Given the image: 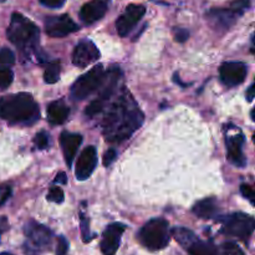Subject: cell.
Listing matches in <instances>:
<instances>
[{
	"label": "cell",
	"mask_w": 255,
	"mask_h": 255,
	"mask_svg": "<svg viewBox=\"0 0 255 255\" xmlns=\"http://www.w3.org/2000/svg\"><path fill=\"white\" fill-rule=\"evenodd\" d=\"M70 115V109L62 100L51 102L47 106V120L51 125H62Z\"/></svg>",
	"instance_id": "d6986e66"
},
{
	"label": "cell",
	"mask_w": 255,
	"mask_h": 255,
	"mask_svg": "<svg viewBox=\"0 0 255 255\" xmlns=\"http://www.w3.org/2000/svg\"><path fill=\"white\" fill-rule=\"evenodd\" d=\"M144 14H146V7L143 5L129 4L116 21V29L120 36L128 35Z\"/></svg>",
	"instance_id": "30bf717a"
},
{
	"label": "cell",
	"mask_w": 255,
	"mask_h": 255,
	"mask_svg": "<svg viewBox=\"0 0 255 255\" xmlns=\"http://www.w3.org/2000/svg\"><path fill=\"white\" fill-rule=\"evenodd\" d=\"M189 37V32L188 30L182 29V27H176L174 29V40L178 42H184L187 41Z\"/></svg>",
	"instance_id": "1f68e13d"
},
{
	"label": "cell",
	"mask_w": 255,
	"mask_h": 255,
	"mask_svg": "<svg viewBox=\"0 0 255 255\" xmlns=\"http://www.w3.org/2000/svg\"><path fill=\"white\" fill-rule=\"evenodd\" d=\"M47 201L54 202V203H62L64 202V192H62L61 188L59 187H51L46 196Z\"/></svg>",
	"instance_id": "d4e9b609"
},
{
	"label": "cell",
	"mask_w": 255,
	"mask_h": 255,
	"mask_svg": "<svg viewBox=\"0 0 255 255\" xmlns=\"http://www.w3.org/2000/svg\"><path fill=\"white\" fill-rule=\"evenodd\" d=\"M137 238L148 251H162L169 243L168 222L163 218L151 219L142 227Z\"/></svg>",
	"instance_id": "277c9868"
},
{
	"label": "cell",
	"mask_w": 255,
	"mask_h": 255,
	"mask_svg": "<svg viewBox=\"0 0 255 255\" xmlns=\"http://www.w3.org/2000/svg\"><path fill=\"white\" fill-rule=\"evenodd\" d=\"M7 39L15 45L20 51H35L40 39V30L31 20L25 17L20 12H14L6 29Z\"/></svg>",
	"instance_id": "3957f363"
},
{
	"label": "cell",
	"mask_w": 255,
	"mask_h": 255,
	"mask_svg": "<svg viewBox=\"0 0 255 255\" xmlns=\"http://www.w3.org/2000/svg\"><path fill=\"white\" fill-rule=\"evenodd\" d=\"M107 9H109L107 0H91L81 7L80 19L86 25H91L101 20L106 14Z\"/></svg>",
	"instance_id": "e0dca14e"
},
{
	"label": "cell",
	"mask_w": 255,
	"mask_h": 255,
	"mask_svg": "<svg viewBox=\"0 0 255 255\" xmlns=\"http://www.w3.org/2000/svg\"><path fill=\"white\" fill-rule=\"evenodd\" d=\"M79 30V25L67 14L49 16L45 20V31L51 37H65Z\"/></svg>",
	"instance_id": "9c48e42d"
},
{
	"label": "cell",
	"mask_w": 255,
	"mask_h": 255,
	"mask_svg": "<svg viewBox=\"0 0 255 255\" xmlns=\"http://www.w3.org/2000/svg\"><path fill=\"white\" fill-rule=\"evenodd\" d=\"M39 106L30 94L0 97V119L11 125H32L39 120Z\"/></svg>",
	"instance_id": "7a4b0ae2"
},
{
	"label": "cell",
	"mask_w": 255,
	"mask_h": 255,
	"mask_svg": "<svg viewBox=\"0 0 255 255\" xmlns=\"http://www.w3.org/2000/svg\"><path fill=\"white\" fill-rule=\"evenodd\" d=\"M97 166V151L94 146H89L82 151L80 154L79 159L76 162V178L79 181H85V179L90 178L92 173H94L95 168Z\"/></svg>",
	"instance_id": "5bb4252c"
},
{
	"label": "cell",
	"mask_w": 255,
	"mask_h": 255,
	"mask_svg": "<svg viewBox=\"0 0 255 255\" xmlns=\"http://www.w3.org/2000/svg\"><path fill=\"white\" fill-rule=\"evenodd\" d=\"M54 183H60V184H66L67 183V177L65 172H59L56 174L54 179Z\"/></svg>",
	"instance_id": "d590c367"
},
{
	"label": "cell",
	"mask_w": 255,
	"mask_h": 255,
	"mask_svg": "<svg viewBox=\"0 0 255 255\" xmlns=\"http://www.w3.org/2000/svg\"><path fill=\"white\" fill-rule=\"evenodd\" d=\"M254 91H255L254 85H251V86H249V89L247 90L246 96H247V99H248V101H249V102L253 101V99H254Z\"/></svg>",
	"instance_id": "8d00e7d4"
},
{
	"label": "cell",
	"mask_w": 255,
	"mask_h": 255,
	"mask_svg": "<svg viewBox=\"0 0 255 255\" xmlns=\"http://www.w3.org/2000/svg\"><path fill=\"white\" fill-rule=\"evenodd\" d=\"M241 15V12L232 9V7H229V9H212L207 12V19L209 20L214 29L224 31V30H228Z\"/></svg>",
	"instance_id": "9a60e30c"
},
{
	"label": "cell",
	"mask_w": 255,
	"mask_h": 255,
	"mask_svg": "<svg viewBox=\"0 0 255 255\" xmlns=\"http://www.w3.org/2000/svg\"><path fill=\"white\" fill-rule=\"evenodd\" d=\"M11 196V187L10 186H0V207L7 201Z\"/></svg>",
	"instance_id": "d6a6232c"
},
{
	"label": "cell",
	"mask_w": 255,
	"mask_h": 255,
	"mask_svg": "<svg viewBox=\"0 0 255 255\" xmlns=\"http://www.w3.org/2000/svg\"><path fill=\"white\" fill-rule=\"evenodd\" d=\"M193 213L202 219L214 218L218 213V204L214 198H206L197 202L193 207Z\"/></svg>",
	"instance_id": "ffe728a7"
},
{
	"label": "cell",
	"mask_w": 255,
	"mask_h": 255,
	"mask_svg": "<svg viewBox=\"0 0 255 255\" xmlns=\"http://www.w3.org/2000/svg\"><path fill=\"white\" fill-rule=\"evenodd\" d=\"M2 1H5V0H0V2H2Z\"/></svg>",
	"instance_id": "60d3db41"
},
{
	"label": "cell",
	"mask_w": 255,
	"mask_h": 255,
	"mask_svg": "<svg viewBox=\"0 0 255 255\" xmlns=\"http://www.w3.org/2000/svg\"><path fill=\"white\" fill-rule=\"evenodd\" d=\"M0 255H12V254H10V253H0Z\"/></svg>",
	"instance_id": "ab89813d"
},
{
	"label": "cell",
	"mask_w": 255,
	"mask_h": 255,
	"mask_svg": "<svg viewBox=\"0 0 255 255\" xmlns=\"http://www.w3.org/2000/svg\"><path fill=\"white\" fill-rule=\"evenodd\" d=\"M120 76V70L117 67H114V69L109 70L107 71L106 80H105L104 90L100 92V95L97 96V99L92 100L89 104V106L85 110V115L87 117H94L96 116L97 114L102 111L106 106V102L111 99V96L114 95L115 89H116L117 80H119Z\"/></svg>",
	"instance_id": "ba28073f"
},
{
	"label": "cell",
	"mask_w": 255,
	"mask_h": 255,
	"mask_svg": "<svg viewBox=\"0 0 255 255\" xmlns=\"http://www.w3.org/2000/svg\"><path fill=\"white\" fill-rule=\"evenodd\" d=\"M126 227L121 223H112L105 229L102 234L101 252L104 255H115L119 251L121 237Z\"/></svg>",
	"instance_id": "4fadbf2b"
},
{
	"label": "cell",
	"mask_w": 255,
	"mask_h": 255,
	"mask_svg": "<svg viewBox=\"0 0 255 255\" xmlns=\"http://www.w3.org/2000/svg\"><path fill=\"white\" fill-rule=\"evenodd\" d=\"M249 5H251V0H234V1L232 2L231 7L232 9L237 10L238 12H241V14H243V11L246 9H248Z\"/></svg>",
	"instance_id": "f546056e"
},
{
	"label": "cell",
	"mask_w": 255,
	"mask_h": 255,
	"mask_svg": "<svg viewBox=\"0 0 255 255\" xmlns=\"http://www.w3.org/2000/svg\"><path fill=\"white\" fill-rule=\"evenodd\" d=\"M248 74V66L241 61H229L222 64L219 69L221 80L226 86H238L246 80Z\"/></svg>",
	"instance_id": "8fae6325"
},
{
	"label": "cell",
	"mask_w": 255,
	"mask_h": 255,
	"mask_svg": "<svg viewBox=\"0 0 255 255\" xmlns=\"http://www.w3.org/2000/svg\"><path fill=\"white\" fill-rule=\"evenodd\" d=\"M107 71H105L102 65H96L92 67L90 71L80 76L75 81V84L71 87V99L81 101L89 97L90 95L94 94L95 91L100 89L104 85L106 80Z\"/></svg>",
	"instance_id": "5b68a950"
},
{
	"label": "cell",
	"mask_w": 255,
	"mask_h": 255,
	"mask_svg": "<svg viewBox=\"0 0 255 255\" xmlns=\"http://www.w3.org/2000/svg\"><path fill=\"white\" fill-rule=\"evenodd\" d=\"M24 232L26 237L24 252L26 255H40L51 246L52 232L47 227L31 221L25 226Z\"/></svg>",
	"instance_id": "8992f818"
},
{
	"label": "cell",
	"mask_w": 255,
	"mask_h": 255,
	"mask_svg": "<svg viewBox=\"0 0 255 255\" xmlns=\"http://www.w3.org/2000/svg\"><path fill=\"white\" fill-rule=\"evenodd\" d=\"M189 255H219V251L212 242H202L197 239L187 248Z\"/></svg>",
	"instance_id": "44dd1931"
},
{
	"label": "cell",
	"mask_w": 255,
	"mask_h": 255,
	"mask_svg": "<svg viewBox=\"0 0 255 255\" xmlns=\"http://www.w3.org/2000/svg\"><path fill=\"white\" fill-rule=\"evenodd\" d=\"M241 192L242 194H243V197H246L252 204H254V191L249 184H242Z\"/></svg>",
	"instance_id": "836d02e7"
},
{
	"label": "cell",
	"mask_w": 255,
	"mask_h": 255,
	"mask_svg": "<svg viewBox=\"0 0 255 255\" xmlns=\"http://www.w3.org/2000/svg\"><path fill=\"white\" fill-rule=\"evenodd\" d=\"M49 141H50L49 134L44 131L36 133V136H35V138H34L35 146H36L39 149L47 148V147H49Z\"/></svg>",
	"instance_id": "83f0119b"
},
{
	"label": "cell",
	"mask_w": 255,
	"mask_h": 255,
	"mask_svg": "<svg viewBox=\"0 0 255 255\" xmlns=\"http://www.w3.org/2000/svg\"><path fill=\"white\" fill-rule=\"evenodd\" d=\"M14 79V74L10 69L5 66H0V89H6L10 86Z\"/></svg>",
	"instance_id": "cb8c5ba5"
},
{
	"label": "cell",
	"mask_w": 255,
	"mask_h": 255,
	"mask_svg": "<svg viewBox=\"0 0 255 255\" xmlns=\"http://www.w3.org/2000/svg\"><path fill=\"white\" fill-rule=\"evenodd\" d=\"M60 79V64L59 62H51L47 65L44 72V80L46 84H56Z\"/></svg>",
	"instance_id": "603a6c76"
},
{
	"label": "cell",
	"mask_w": 255,
	"mask_h": 255,
	"mask_svg": "<svg viewBox=\"0 0 255 255\" xmlns=\"http://www.w3.org/2000/svg\"><path fill=\"white\" fill-rule=\"evenodd\" d=\"M80 221H81V233H82V239H84L85 243H89L92 239L91 233H90V226H89V219L84 214H80Z\"/></svg>",
	"instance_id": "4316f807"
},
{
	"label": "cell",
	"mask_w": 255,
	"mask_h": 255,
	"mask_svg": "<svg viewBox=\"0 0 255 255\" xmlns=\"http://www.w3.org/2000/svg\"><path fill=\"white\" fill-rule=\"evenodd\" d=\"M5 227H6V219L2 217V218H0V234H1V232L4 231Z\"/></svg>",
	"instance_id": "74e56055"
},
{
	"label": "cell",
	"mask_w": 255,
	"mask_h": 255,
	"mask_svg": "<svg viewBox=\"0 0 255 255\" xmlns=\"http://www.w3.org/2000/svg\"><path fill=\"white\" fill-rule=\"evenodd\" d=\"M44 6L50 7V9H59V7L64 6L66 0H39Z\"/></svg>",
	"instance_id": "e575fe53"
},
{
	"label": "cell",
	"mask_w": 255,
	"mask_h": 255,
	"mask_svg": "<svg viewBox=\"0 0 255 255\" xmlns=\"http://www.w3.org/2000/svg\"><path fill=\"white\" fill-rule=\"evenodd\" d=\"M246 142L243 133L233 134V136H227L226 144H227V154L228 159L232 164L239 167H244L247 164L246 156L243 153V144Z\"/></svg>",
	"instance_id": "2e32d148"
},
{
	"label": "cell",
	"mask_w": 255,
	"mask_h": 255,
	"mask_svg": "<svg viewBox=\"0 0 255 255\" xmlns=\"http://www.w3.org/2000/svg\"><path fill=\"white\" fill-rule=\"evenodd\" d=\"M144 120L143 112L127 89H124L112 102L102 121V134L111 143H120L128 139Z\"/></svg>",
	"instance_id": "6da1fadb"
},
{
	"label": "cell",
	"mask_w": 255,
	"mask_h": 255,
	"mask_svg": "<svg viewBox=\"0 0 255 255\" xmlns=\"http://www.w3.org/2000/svg\"><path fill=\"white\" fill-rule=\"evenodd\" d=\"M252 120H254V110H252Z\"/></svg>",
	"instance_id": "f35d334b"
},
{
	"label": "cell",
	"mask_w": 255,
	"mask_h": 255,
	"mask_svg": "<svg viewBox=\"0 0 255 255\" xmlns=\"http://www.w3.org/2000/svg\"><path fill=\"white\" fill-rule=\"evenodd\" d=\"M255 228V222L251 216L244 213H234L223 219L222 233L246 241L251 238Z\"/></svg>",
	"instance_id": "52a82bcc"
},
{
	"label": "cell",
	"mask_w": 255,
	"mask_h": 255,
	"mask_svg": "<svg viewBox=\"0 0 255 255\" xmlns=\"http://www.w3.org/2000/svg\"><path fill=\"white\" fill-rule=\"evenodd\" d=\"M117 157V152L115 148H110L107 149L106 152H105L104 154V166L105 167H110L112 163H114V161L116 159Z\"/></svg>",
	"instance_id": "4dcf8cb0"
},
{
	"label": "cell",
	"mask_w": 255,
	"mask_h": 255,
	"mask_svg": "<svg viewBox=\"0 0 255 255\" xmlns=\"http://www.w3.org/2000/svg\"><path fill=\"white\" fill-rule=\"evenodd\" d=\"M67 253H69V242L64 236H60L57 238L56 255H67Z\"/></svg>",
	"instance_id": "f1b7e54d"
},
{
	"label": "cell",
	"mask_w": 255,
	"mask_h": 255,
	"mask_svg": "<svg viewBox=\"0 0 255 255\" xmlns=\"http://www.w3.org/2000/svg\"><path fill=\"white\" fill-rule=\"evenodd\" d=\"M172 236L174 237V239H176L184 249L188 248L192 243H194V242L198 239L193 232L189 231V229L187 228H183V227H178V228L172 229Z\"/></svg>",
	"instance_id": "7402d4cb"
},
{
	"label": "cell",
	"mask_w": 255,
	"mask_h": 255,
	"mask_svg": "<svg viewBox=\"0 0 255 255\" xmlns=\"http://www.w3.org/2000/svg\"><path fill=\"white\" fill-rule=\"evenodd\" d=\"M15 62L14 52L6 47H0V65H12Z\"/></svg>",
	"instance_id": "484cf974"
},
{
	"label": "cell",
	"mask_w": 255,
	"mask_h": 255,
	"mask_svg": "<svg viewBox=\"0 0 255 255\" xmlns=\"http://www.w3.org/2000/svg\"><path fill=\"white\" fill-rule=\"evenodd\" d=\"M100 59V51L96 45L89 39H82L77 42L72 52V64L77 67H86Z\"/></svg>",
	"instance_id": "7c38bea8"
},
{
	"label": "cell",
	"mask_w": 255,
	"mask_h": 255,
	"mask_svg": "<svg viewBox=\"0 0 255 255\" xmlns=\"http://www.w3.org/2000/svg\"><path fill=\"white\" fill-rule=\"evenodd\" d=\"M82 143V136L79 133H71V132H62L60 136V144H61L62 152H64L65 162L67 166H72L76 152Z\"/></svg>",
	"instance_id": "ac0fdd59"
}]
</instances>
